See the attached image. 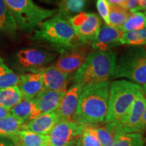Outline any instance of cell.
Returning <instances> with one entry per match:
<instances>
[{
	"label": "cell",
	"mask_w": 146,
	"mask_h": 146,
	"mask_svg": "<svg viewBox=\"0 0 146 146\" xmlns=\"http://www.w3.org/2000/svg\"><path fill=\"white\" fill-rule=\"evenodd\" d=\"M109 81L84 86L72 120L84 125L104 122L108 108Z\"/></svg>",
	"instance_id": "1"
},
{
	"label": "cell",
	"mask_w": 146,
	"mask_h": 146,
	"mask_svg": "<svg viewBox=\"0 0 146 146\" xmlns=\"http://www.w3.org/2000/svg\"><path fill=\"white\" fill-rule=\"evenodd\" d=\"M117 54L112 50H96L88 55L71 78L72 85L82 86L108 81L112 77Z\"/></svg>",
	"instance_id": "2"
},
{
	"label": "cell",
	"mask_w": 146,
	"mask_h": 146,
	"mask_svg": "<svg viewBox=\"0 0 146 146\" xmlns=\"http://www.w3.org/2000/svg\"><path fill=\"white\" fill-rule=\"evenodd\" d=\"M33 39L46 43L60 53L83 45L70 21L57 14L41 24L35 31Z\"/></svg>",
	"instance_id": "3"
},
{
	"label": "cell",
	"mask_w": 146,
	"mask_h": 146,
	"mask_svg": "<svg viewBox=\"0 0 146 146\" xmlns=\"http://www.w3.org/2000/svg\"><path fill=\"white\" fill-rule=\"evenodd\" d=\"M143 87L127 80L112 82L110 87L108 108L104 123H112L121 120L128 112Z\"/></svg>",
	"instance_id": "4"
},
{
	"label": "cell",
	"mask_w": 146,
	"mask_h": 146,
	"mask_svg": "<svg viewBox=\"0 0 146 146\" xmlns=\"http://www.w3.org/2000/svg\"><path fill=\"white\" fill-rule=\"evenodd\" d=\"M113 78H125L138 84H146V50L145 47L130 45L117 58Z\"/></svg>",
	"instance_id": "5"
},
{
	"label": "cell",
	"mask_w": 146,
	"mask_h": 146,
	"mask_svg": "<svg viewBox=\"0 0 146 146\" xmlns=\"http://www.w3.org/2000/svg\"><path fill=\"white\" fill-rule=\"evenodd\" d=\"M13 15L18 29L31 32L41 24L57 14V10H49L36 5L33 0H3Z\"/></svg>",
	"instance_id": "6"
},
{
	"label": "cell",
	"mask_w": 146,
	"mask_h": 146,
	"mask_svg": "<svg viewBox=\"0 0 146 146\" xmlns=\"http://www.w3.org/2000/svg\"><path fill=\"white\" fill-rule=\"evenodd\" d=\"M145 108L146 98L143 93H140L125 116L119 121L112 122L115 137L125 133H141V122Z\"/></svg>",
	"instance_id": "7"
},
{
	"label": "cell",
	"mask_w": 146,
	"mask_h": 146,
	"mask_svg": "<svg viewBox=\"0 0 146 146\" xmlns=\"http://www.w3.org/2000/svg\"><path fill=\"white\" fill-rule=\"evenodd\" d=\"M56 55L39 49H25L17 52L15 64L18 69L30 73H39L49 66L56 58Z\"/></svg>",
	"instance_id": "8"
},
{
	"label": "cell",
	"mask_w": 146,
	"mask_h": 146,
	"mask_svg": "<svg viewBox=\"0 0 146 146\" xmlns=\"http://www.w3.org/2000/svg\"><path fill=\"white\" fill-rule=\"evenodd\" d=\"M74 32L83 45H91L98 36L102 27L99 16L81 12L69 20Z\"/></svg>",
	"instance_id": "9"
},
{
	"label": "cell",
	"mask_w": 146,
	"mask_h": 146,
	"mask_svg": "<svg viewBox=\"0 0 146 146\" xmlns=\"http://www.w3.org/2000/svg\"><path fill=\"white\" fill-rule=\"evenodd\" d=\"M85 128L72 120H60L49 134L50 146H72L81 138Z\"/></svg>",
	"instance_id": "10"
},
{
	"label": "cell",
	"mask_w": 146,
	"mask_h": 146,
	"mask_svg": "<svg viewBox=\"0 0 146 146\" xmlns=\"http://www.w3.org/2000/svg\"><path fill=\"white\" fill-rule=\"evenodd\" d=\"M89 52L90 49L86 45L66 51L61 53L54 66L64 72L73 74L84 62Z\"/></svg>",
	"instance_id": "11"
},
{
	"label": "cell",
	"mask_w": 146,
	"mask_h": 146,
	"mask_svg": "<svg viewBox=\"0 0 146 146\" xmlns=\"http://www.w3.org/2000/svg\"><path fill=\"white\" fill-rule=\"evenodd\" d=\"M123 33L120 29L110 25H103L96 40L91 44L92 48L96 50L108 51L119 45H121Z\"/></svg>",
	"instance_id": "12"
},
{
	"label": "cell",
	"mask_w": 146,
	"mask_h": 146,
	"mask_svg": "<svg viewBox=\"0 0 146 146\" xmlns=\"http://www.w3.org/2000/svg\"><path fill=\"white\" fill-rule=\"evenodd\" d=\"M39 73L43 78L44 89L56 91L67 90V85L73 75L60 70L54 65L49 66Z\"/></svg>",
	"instance_id": "13"
},
{
	"label": "cell",
	"mask_w": 146,
	"mask_h": 146,
	"mask_svg": "<svg viewBox=\"0 0 146 146\" xmlns=\"http://www.w3.org/2000/svg\"><path fill=\"white\" fill-rule=\"evenodd\" d=\"M17 86L24 100L35 99L44 89L41 73H29L20 76Z\"/></svg>",
	"instance_id": "14"
},
{
	"label": "cell",
	"mask_w": 146,
	"mask_h": 146,
	"mask_svg": "<svg viewBox=\"0 0 146 146\" xmlns=\"http://www.w3.org/2000/svg\"><path fill=\"white\" fill-rule=\"evenodd\" d=\"M83 87L81 85L75 84L66 91L59 107L56 111L60 120H72Z\"/></svg>",
	"instance_id": "15"
},
{
	"label": "cell",
	"mask_w": 146,
	"mask_h": 146,
	"mask_svg": "<svg viewBox=\"0 0 146 146\" xmlns=\"http://www.w3.org/2000/svg\"><path fill=\"white\" fill-rule=\"evenodd\" d=\"M66 91H56L43 89L33 99L40 114H47L56 112L64 96H65Z\"/></svg>",
	"instance_id": "16"
},
{
	"label": "cell",
	"mask_w": 146,
	"mask_h": 146,
	"mask_svg": "<svg viewBox=\"0 0 146 146\" xmlns=\"http://www.w3.org/2000/svg\"><path fill=\"white\" fill-rule=\"evenodd\" d=\"M60 120V118L56 112L42 114L25 124V130L41 135H49Z\"/></svg>",
	"instance_id": "17"
},
{
	"label": "cell",
	"mask_w": 146,
	"mask_h": 146,
	"mask_svg": "<svg viewBox=\"0 0 146 146\" xmlns=\"http://www.w3.org/2000/svg\"><path fill=\"white\" fill-rule=\"evenodd\" d=\"M10 112L11 115L21 120L25 124L28 123L41 114L33 100L23 99L21 102L10 110Z\"/></svg>",
	"instance_id": "18"
},
{
	"label": "cell",
	"mask_w": 146,
	"mask_h": 146,
	"mask_svg": "<svg viewBox=\"0 0 146 146\" xmlns=\"http://www.w3.org/2000/svg\"><path fill=\"white\" fill-rule=\"evenodd\" d=\"M15 146H50L48 135H41L32 131H19L12 139Z\"/></svg>",
	"instance_id": "19"
},
{
	"label": "cell",
	"mask_w": 146,
	"mask_h": 146,
	"mask_svg": "<svg viewBox=\"0 0 146 146\" xmlns=\"http://www.w3.org/2000/svg\"><path fill=\"white\" fill-rule=\"evenodd\" d=\"M25 124L10 114L0 119V137L12 139L19 131L25 130Z\"/></svg>",
	"instance_id": "20"
},
{
	"label": "cell",
	"mask_w": 146,
	"mask_h": 146,
	"mask_svg": "<svg viewBox=\"0 0 146 146\" xmlns=\"http://www.w3.org/2000/svg\"><path fill=\"white\" fill-rule=\"evenodd\" d=\"M18 27L10 9L3 0H0V33L14 35Z\"/></svg>",
	"instance_id": "21"
},
{
	"label": "cell",
	"mask_w": 146,
	"mask_h": 146,
	"mask_svg": "<svg viewBox=\"0 0 146 146\" xmlns=\"http://www.w3.org/2000/svg\"><path fill=\"white\" fill-rule=\"evenodd\" d=\"M86 0H63L58 5L57 14L66 20L81 13L85 8Z\"/></svg>",
	"instance_id": "22"
},
{
	"label": "cell",
	"mask_w": 146,
	"mask_h": 146,
	"mask_svg": "<svg viewBox=\"0 0 146 146\" xmlns=\"http://www.w3.org/2000/svg\"><path fill=\"white\" fill-rule=\"evenodd\" d=\"M23 98L18 86L0 89V106L10 110L23 100Z\"/></svg>",
	"instance_id": "23"
},
{
	"label": "cell",
	"mask_w": 146,
	"mask_h": 146,
	"mask_svg": "<svg viewBox=\"0 0 146 146\" xmlns=\"http://www.w3.org/2000/svg\"><path fill=\"white\" fill-rule=\"evenodd\" d=\"M91 126L102 146L113 145L116 139L114 133L113 123H106L104 126L102 127H99L97 125H93Z\"/></svg>",
	"instance_id": "24"
},
{
	"label": "cell",
	"mask_w": 146,
	"mask_h": 146,
	"mask_svg": "<svg viewBox=\"0 0 146 146\" xmlns=\"http://www.w3.org/2000/svg\"><path fill=\"white\" fill-rule=\"evenodd\" d=\"M146 28V16L141 12L131 13L120 29L123 33L137 31Z\"/></svg>",
	"instance_id": "25"
},
{
	"label": "cell",
	"mask_w": 146,
	"mask_h": 146,
	"mask_svg": "<svg viewBox=\"0 0 146 146\" xmlns=\"http://www.w3.org/2000/svg\"><path fill=\"white\" fill-rule=\"evenodd\" d=\"M131 12L127 9L120 5L109 3L110 25L120 29L130 16Z\"/></svg>",
	"instance_id": "26"
},
{
	"label": "cell",
	"mask_w": 146,
	"mask_h": 146,
	"mask_svg": "<svg viewBox=\"0 0 146 146\" xmlns=\"http://www.w3.org/2000/svg\"><path fill=\"white\" fill-rule=\"evenodd\" d=\"M20 76L10 69L0 57V89L17 86Z\"/></svg>",
	"instance_id": "27"
},
{
	"label": "cell",
	"mask_w": 146,
	"mask_h": 146,
	"mask_svg": "<svg viewBox=\"0 0 146 146\" xmlns=\"http://www.w3.org/2000/svg\"><path fill=\"white\" fill-rule=\"evenodd\" d=\"M112 146H145V141L141 133H125L116 137Z\"/></svg>",
	"instance_id": "28"
},
{
	"label": "cell",
	"mask_w": 146,
	"mask_h": 146,
	"mask_svg": "<svg viewBox=\"0 0 146 146\" xmlns=\"http://www.w3.org/2000/svg\"><path fill=\"white\" fill-rule=\"evenodd\" d=\"M120 43L122 45H146V28L137 31L123 33Z\"/></svg>",
	"instance_id": "29"
},
{
	"label": "cell",
	"mask_w": 146,
	"mask_h": 146,
	"mask_svg": "<svg viewBox=\"0 0 146 146\" xmlns=\"http://www.w3.org/2000/svg\"><path fill=\"white\" fill-rule=\"evenodd\" d=\"M81 140L83 146H102L91 125H85Z\"/></svg>",
	"instance_id": "30"
},
{
	"label": "cell",
	"mask_w": 146,
	"mask_h": 146,
	"mask_svg": "<svg viewBox=\"0 0 146 146\" xmlns=\"http://www.w3.org/2000/svg\"><path fill=\"white\" fill-rule=\"evenodd\" d=\"M97 8L102 19L108 25H110L109 21V3L107 0H98Z\"/></svg>",
	"instance_id": "31"
},
{
	"label": "cell",
	"mask_w": 146,
	"mask_h": 146,
	"mask_svg": "<svg viewBox=\"0 0 146 146\" xmlns=\"http://www.w3.org/2000/svg\"><path fill=\"white\" fill-rule=\"evenodd\" d=\"M126 8L131 13L138 12L139 8V0H126Z\"/></svg>",
	"instance_id": "32"
},
{
	"label": "cell",
	"mask_w": 146,
	"mask_h": 146,
	"mask_svg": "<svg viewBox=\"0 0 146 146\" xmlns=\"http://www.w3.org/2000/svg\"><path fill=\"white\" fill-rule=\"evenodd\" d=\"M107 1L109 3L120 5V6L127 9L126 8V0H107Z\"/></svg>",
	"instance_id": "33"
},
{
	"label": "cell",
	"mask_w": 146,
	"mask_h": 146,
	"mask_svg": "<svg viewBox=\"0 0 146 146\" xmlns=\"http://www.w3.org/2000/svg\"><path fill=\"white\" fill-rule=\"evenodd\" d=\"M10 114V110L0 106V119L6 117Z\"/></svg>",
	"instance_id": "34"
},
{
	"label": "cell",
	"mask_w": 146,
	"mask_h": 146,
	"mask_svg": "<svg viewBox=\"0 0 146 146\" xmlns=\"http://www.w3.org/2000/svg\"><path fill=\"white\" fill-rule=\"evenodd\" d=\"M141 132H146V108L144 111L141 122Z\"/></svg>",
	"instance_id": "35"
},
{
	"label": "cell",
	"mask_w": 146,
	"mask_h": 146,
	"mask_svg": "<svg viewBox=\"0 0 146 146\" xmlns=\"http://www.w3.org/2000/svg\"><path fill=\"white\" fill-rule=\"evenodd\" d=\"M42 1H44L47 3H50V4H54L58 6L60 3L63 1V0H41Z\"/></svg>",
	"instance_id": "36"
},
{
	"label": "cell",
	"mask_w": 146,
	"mask_h": 146,
	"mask_svg": "<svg viewBox=\"0 0 146 146\" xmlns=\"http://www.w3.org/2000/svg\"><path fill=\"white\" fill-rule=\"evenodd\" d=\"M0 146H15V145L10 141L0 139Z\"/></svg>",
	"instance_id": "37"
},
{
	"label": "cell",
	"mask_w": 146,
	"mask_h": 146,
	"mask_svg": "<svg viewBox=\"0 0 146 146\" xmlns=\"http://www.w3.org/2000/svg\"><path fill=\"white\" fill-rule=\"evenodd\" d=\"M139 10H146V0H139Z\"/></svg>",
	"instance_id": "38"
},
{
	"label": "cell",
	"mask_w": 146,
	"mask_h": 146,
	"mask_svg": "<svg viewBox=\"0 0 146 146\" xmlns=\"http://www.w3.org/2000/svg\"><path fill=\"white\" fill-rule=\"evenodd\" d=\"M72 146H83V145H82V143H81V139H78L77 141H76L75 143L73 144Z\"/></svg>",
	"instance_id": "39"
},
{
	"label": "cell",
	"mask_w": 146,
	"mask_h": 146,
	"mask_svg": "<svg viewBox=\"0 0 146 146\" xmlns=\"http://www.w3.org/2000/svg\"><path fill=\"white\" fill-rule=\"evenodd\" d=\"M143 94L145 95L146 96V84L145 85H143Z\"/></svg>",
	"instance_id": "40"
},
{
	"label": "cell",
	"mask_w": 146,
	"mask_h": 146,
	"mask_svg": "<svg viewBox=\"0 0 146 146\" xmlns=\"http://www.w3.org/2000/svg\"><path fill=\"white\" fill-rule=\"evenodd\" d=\"M144 14H145V16H146V10L145 11V12H144Z\"/></svg>",
	"instance_id": "41"
},
{
	"label": "cell",
	"mask_w": 146,
	"mask_h": 146,
	"mask_svg": "<svg viewBox=\"0 0 146 146\" xmlns=\"http://www.w3.org/2000/svg\"><path fill=\"white\" fill-rule=\"evenodd\" d=\"M145 50H146V45H145Z\"/></svg>",
	"instance_id": "42"
}]
</instances>
